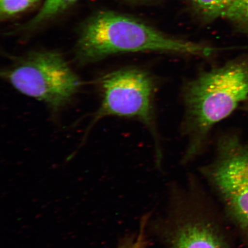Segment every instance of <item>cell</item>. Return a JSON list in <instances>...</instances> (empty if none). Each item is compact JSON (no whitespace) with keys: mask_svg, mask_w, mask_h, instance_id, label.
I'll return each instance as SVG.
<instances>
[{"mask_svg":"<svg viewBox=\"0 0 248 248\" xmlns=\"http://www.w3.org/2000/svg\"><path fill=\"white\" fill-rule=\"evenodd\" d=\"M183 93V131L188 139L183 161L188 162L202 150L213 126L247 100L248 57L200 74L186 85Z\"/></svg>","mask_w":248,"mask_h":248,"instance_id":"1","label":"cell"},{"mask_svg":"<svg viewBox=\"0 0 248 248\" xmlns=\"http://www.w3.org/2000/svg\"><path fill=\"white\" fill-rule=\"evenodd\" d=\"M216 49L173 38L126 16L107 11L83 26L76 49L81 63H92L117 54L160 52L208 57Z\"/></svg>","mask_w":248,"mask_h":248,"instance_id":"2","label":"cell"},{"mask_svg":"<svg viewBox=\"0 0 248 248\" xmlns=\"http://www.w3.org/2000/svg\"><path fill=\"white\" fill-rule=\"evenodd\" d=\"M1 76L17 91L55 110L69 102L82 84L63 57L51 51L31 52L18 58Z\"/></svg>","mask_w":248,"mask_h":248,"instance_id":"3","label":"cell"},{"mask_svg":"<svg viewBox=\"0 0 248 248\" xmlns=\"http://www.w3.org/2000/svg\"><path fill=\"white\" fill-rule=\"evenodd\" d=\"M206 173L231 218L248 241V144L233 135L217 143Z\"/></svg>","mask_w":248,"mask_h":248,"instance_id":"4","label":"cell"},{"mask_svg":"<svg viewBox=\"0 0 248 248\" xmlns=\"http://www.w3.org/2000/svg\"><path fill=\"white\" fill-rule=\"evenodd\" d=\"M100 83L102 101L95 120L108 116L132 118L154 132L155 83L150 74L125 68L106 74Z\"/></svg>","mask_w":248,"mask_h":248,"instance_id":"5","label":"cell"},{"mask_svg":"<svg viewBox=\"0 0 248 248\" xmlns=\"http://www.w3.org/2000/svg\"><path fill=\"white\" fill-rule=\"evenodd\" d=\"M169 248H228L221 231L212 221L200 216H189L174 226L169 237Z\"/></svg>","mask_w":248,"mask_h":248,"instance_id":"6","label":"cell"},{"mask_svg":"<svg viewBox=\"0 0 248 248\" xmlns=\"http://www.w3.org/2000/svg\"><path fill=\"white\" fill-rule=\"evenodd\" d=\"M76 1L77 0H46L38 14L23 27L27 30L37 27L64 11Z\"/></svg>","mask_w":248,"mask_h":248,"instance_id":"7","label":"cell"},{"mask_svg":"<svg viewBox=\"0 0 248 248\" xmlns=\"http://www.w3.org/2000/svg\"><path fill=\"white\" fill-rule=\"evenodd\" d=\"M195 7L206 17L215 18L227 16L233 0H191Z\"/></svg>","mask_w":248,"mask_h":248,"instance_id":"8","label":"cell"},{"mask_svg":"<svg viewBox=\"0 0 248 248\" xmlns=\"http://www.w3.org/2000/svg\"><path fill=\"white\" fill-rule=\"evenodd\" d=\"M34 3L33 0H0V14L5 18L20 13L29 8Z\"/></svg>","mask_w":248,"mask_h":248,"instance_id":"9","label":"cell"},{"mask_svg":"<svg viewBox=\"0 0 248 248\" xmlns=\"http://www.w3.org/2000/svg\"><path fill=\"white\" fill-rule=\"evenodd\" d=\"M148 218V215L142 217L137 234L119 248H148L146 228Z\"/></svg>","mask_w":248,"mask_h":248,"instance_id":"10","label":"cell"},{"mask_svg":"<svg viewBox=\"0 0 248 248\" xmlns=\"http://www.w3.org/2000/svg\"><path fill=\"white\" fill-rule=\"evenodd\" d=\"M227 16L248 20V0H233Z\"/></svg>","mask_w":248,"mask_h":248,"instance_id":"11","label":"cell"},{"mask_svg":"<svg viewBox=\"0 0 248 248\" xmlns=\"http://www.w3.org/2000/svg\"><path fill=\"white\" fill-rule=\"evenodd\" d=\"M246 106H247L246 107H247V109L248 110V103H247Z\"/></svg>","mask_w":248,"mask_h":248,"instance_id":"12","label":"cell"},{"mask_svg":"<svg viewBox=\"0 0 248 248\" xmlns=\"http://www.w3.org/2000/svg\"><path fill=\"white\" fill-rule=\"evenodd\" d=\"M33 1L35 2H36L37 1H38V0H33Z\"/></svg>","mask_w":248,"mask_h":248,"instance_id":"13","label":"cell"}]
</instances>
